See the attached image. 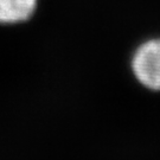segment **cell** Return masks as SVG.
Instances as JSON below:
<instances>
[{
    "label": "cell",
    "mask_w": 160,
    "mask_h": 160,
    "mask_svg": "<svg viewBox=\"0 0 160 160\" xmlns=\"http://www.w3.org/2000/svg\"><path fill=\"white\" fill-rule=\"evenodd\" d=\"M37 0H0V23H19L29 19Z\"/></svg>",
    "instance_id": "obj_2"
},
{
    "label": "cell",
    "mask_w": 160,
    "mask_h": 160,
    "mask_svg": "<svg viewBox=\"0 0 160 160\" xmlns=\"http://www.w3.org/2000/svg\"><path fill=\"white\" fill-rule=\"evenodd\" d=\"M133 82L143 92L160 95V33L145 36L127 57Z\"/></svg>",
    "instance_id": "obj_1"
}]
</instances>
